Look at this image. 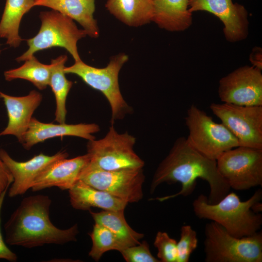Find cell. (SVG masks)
I'll return each instance as SVG.
<instances>
[{
    "instance_id": "cell-1",
    "label": "cell",
    "mask_w": 262,
    "mask_h": 262,
    "mask_svg": "<svg viewBox=\"0 0 262 262\" xmlns=\"http://www.w3.org/2000/svg\"><path fill=\"white\" fill-rule=\"evenodd\" d=\"M198 179L206 181L209 185L207 198L210 204L217 203L230 192V187L218 172L216 161L195 149L186 138L179 137L156 169L150 190L153 193L159 185L164 182H179L181 188L175 194L151 200L163 202L180 196H188L194 191Z\"/></svg>"
},
{
    "instance_id": "cell-2",
    "label": "cell",
    "mask_w": 262,
    "mask_h": 262,
    "mask_svg": "<svg viewBox=\"0 0 262 262\" xmlns=\"http://www.w3.org/2000/svg\"><path fill=\"white\" fill-rule=\"evenodd\" d=\"M50 197L36 195L24 198L4 225L5 241L27 248L47 244L64 245L77 241L78 226L58 228L51 222Z\"/></svg>"
},
{
    "instance_id": "cell-3",
    "label": "cell",
    "mask_w": 262,
    "mask_h": 262,
    "mask_svg": "<svg viewBox=\"0 0 262 262\" xmlns=\"http://www.w3.org/2000/svg\"><path fill=\"white\" fill-rule=\"evenodd\" d=\"M262 199L260 189L246 201L241 200L235 193L229 192L215 204L209 203L207 196L200 194L193 201L192 207L197 218L213 221L230 235L241 238L253 235L261 229L262 215L252 208Z\"/></svg>"
},
{
    "instance_id": "cell-4",
    "label": "cell",
    "mask_w": 262,
    "mask_h": 262,
    "mask_svg": "<svg viewBox=\"0 0 262 262\" xmlns=\"http://www.w3.org/2000/svg\"><path fill=\"white\" fill-rule=\"evenodd\" d=\"M204 242L206 262H262V232L237 238L218 224L205 225Z\"/></svg>"
},
{
    "instance_id": "cell-5",
    "label": "cell",
    "mask_w": 262,
    "mask_h": 262,
    "mask_svg": "<svg viewBox=\"0 0 262 262\" xmlns=\"http://www.w3.org/2000/svg\"><path fill=\"white\" fill-rule=\"evenodd\" d=\"M39 17L41 25L39 32L33 38L27 40L29 49L16 60L25 61L37 51L59 47L65 49L75 62L81 61L77 44L80 39L87 35L86 32L78 29L69 17L53 10L41 12Z\"/></svg>"
},
{
    "instance_id": "cell-6",
    "label": "cell",
    "mask_w": 262,
    "mask_h": 262,
    "mask_svg": "<svg viewBox=\"0 0 262 262\" xmlns=\"http://www.w3.org/2000/svg\"><path fill=\"white\" fill-rule=\"evenodd\" d=\"M128 59L127 55L121 53L112 57L108 65L103 68L89 66L81 60L64 68L66 74L77 75L88 85L104 95L111 109V125L117 120L122 119L132 111L122 97L118 83L119 71Z\"/></svg>"
},
{
    "instance_id": "cell-7",
    "label": "cell",
    "mask_w": 262,
    "mask_h": 262,
    "mask_svg": "<svg viewBox=\"0 0 262 262\" xmlns=\"http://www.w3.org/2000/svg\"><path fill=\"white\" fill-rule=\"evenodd\" d=\"M185 121L189 131L187 141L210 159L216 161L224 152L239 146L237 139L222 123L214 122L194 104L188 109Z\"/></svg>"
},
{
    "instance_id": "cell-8",
    "label": "cell",
    "mask_w": 262,
    "mask_h": 262,
    "mask_svg": "<svg viewBox=\"0 0 262 262\" xmlns=\"http://www.w3.org/2000/svg\"><path fill=\"white\" fill-rule=\"evenodd\" d=\"M135 142L134 136L128 132L118 133L111 125L103 138L88 141L89 162L106 170L143 168L144 162L133 150Z\"/></svg>"
},
{
    "instance_id": "cell-9",
    "label": "cell",
    "mask_w": 262,
    "mask_h": 262,
    "mask_svg": "<svg viewBox=\"0 0 262 262\" xmlns=\"http://www.w3.org/2000/svg\"><path fill=\"white\" fill-rule=\"evenodd\" d=\"M216 162L230 188L244 191L262 186V149L238 146L223 153Z\"/></svg>"
},
{
    "instance_id": "cell-10",
    "label": "cell",
    "mask_w": 262,
    "mask_h": 262,
    "mask_svg": "<svg viewBox=\"0 0 262 262\" xmlns=\"http://www.w3.org/2000/svg\"><path fill=\"white\" fill-rule=\"evenodd\" d=\"M145 178L143 168L106 170L89 162L82 171L79 180L127 203H134L143 198Z\"/></svg>"
},
{
    "instance_id": "cell-11",
    "label": "cell",
    "mask_w": 262,
    "mask_h": 262,
    "mask_svg": "<svg viewBox=\"0 0 262 262\" xmlns=\"http://www.w3.org/2000/svg\"><path fill=\"white\" fill-rule=\"evenodd\" d=\"M210 109L237 139L239 146L262 149V106L212 103Z\"/></svg>"
},
{
    "instance_id": "cell-12",
    "label": "cell",
    "mask_w": 262,
    "mask_h": 262,
    "mask_svg": "<svg viewBox=\"0 0 262 262\" xmlns=\"http://www.w3.org/2000/svg\"><path fill=\"white\" fill-rule=\"evenodd\" d=\"M221 101L242 106H262V74L253 66L237 68L219 81Z\"/></svg>"
},
{
    "instance_id": "cell-13",
    "label": "cell",
    "mask_w": 262,
    "mask_h": 262,
    "mask_svg": "<svg viewBox=\"0 0 262 262\" xmlns=\"http://www.w3.org/2000/svg\"><path fill=\"white\" fill-rule=\"evenodd\" d=\"M191 13L205 11L213 14L223 22L226 39L234 42L248 34V13L245 7L232 0H189Z\"/></svg>"
},
{
    "instance_id": "cell-14",
    "label": "cell",
    "mask_w": 262,
    "mask_h": 262,
    "mask_svg": "<svg viewBox=\"0 0 262 262\" xmlns=\"http://www.w3.org/2000/svg\"><path fill=\"white\" fill-rule=\"evenodd\" d=\"M68 154L60 151L49 156L40 153L25 162L13 159L4 149L0 148V157L13 177L8 190V196L14 197L24 194L32 186L39 174L55 162L66 158Z\"/></svg>"
},
{
    "instance_id": "cell-15",
    "label": "cell",
    "mask_w": 262,
    "mask_h": 262,
    "mask_svg": "<svg viewBox=\"0 0 262 262\" xmlns=\"http://www.w3.org/2000/svg\"><path fill=\"white\" fill-rule=\"evenodd\" d=\"M0 98L4 101L8 117L7 126L0 132V136H15L21 144L32 115L42 101V96L36 90L22 97L12 96L0 91Z\"/></svg>"
},
{
    "instance_id": "cell-16",
    "label": "cell",
    "mask_w": 262,
    "mask_h": 262,
    "mask_svg": "<svg viewBox=\"0 0 262 262\" xmlns=\"http://www.w3.org/2000/svg\"><path fill=\"white\" fill-rule=\"evenodd\" d=\"M99 131V126L95 123L54 124L43 123L32 117L21 144L25 149L30 150L34 145L56 137L76 136L89 141L95 139L93 134Z\"/></svg>"
},
{
    "instance_id": "cell-17",
    "label": "cell",
    "mask_w": 262,
    "mask_h": 262,
    "mask_svg": "<svg viewBox=\"0 0 262 262\" xmlns=\"http://www.w3.org/2000/svg\"><path fill=\"white\" fill-rule=\"evenodd\" d=\"M88 155L59 160L45 169L34 180L31 189L37 192L57 187L62 190H68L79 180V176L89 162Z\"/></svg>"
},
{
    "instance_id": "cell-18",
    "label": "cell",
    "mask_w": 262,
    "mask_h": 262,
    "mask_svg": "<svg viewBox=\"0 0 262 262\" xmlns=\"http://www.w3.org/2000/svg\"><path fill=\"white\" fill-rule=\"evenodd\" d=\"M70 203L75 209L90 210L92 207L104 211L124 210L127 202L106 192L95 188L81 180L68 190Z\"/></svg>"
},
{
    "instance_id": "cell-19",
    "label": "cell",
    "mask_w": 262,
    "mask_h": 262,
    "mask_svg": "<svg viewBox=\"0 0 262 262\" xmlns=\"http://www.w3.org/2000/svg\"><path fill=\"white\" fill-rule=\"evenodd\" d=\"M95 0H36L35 6L47 7L77 21L90 37L99 35L97 22L93 14Z\"/></svg>"
},
{
    "instance_id": "cell-20",
    "label": "cell",
    "mask_w": 262,
    "mask_h": 262,
    "mask_svg": "<svg viewBox=\"0 0 262 262\" xmlns=\"http://www.w3.org/2000/svg\"><path fill=\"white\" fill-rule=\"evenodd\" d=\"M154 14L152 21L160 28L171 32L183 31L192 24L189 0H151Z\"/></svg>"
},
{
    "instance_id": "cell-21",
    "label": "cell",
    "mask_w": 262,
    "mask_h": 262,
    "mask_svg": "<svg viewBox=\"0 0 262 262\" xmlns=\"http://www.w3.org/2000/svg\"><path fill=\"white\" fill-rule=\"evenodd\" d=\"M107 10L117 19L131 27H139L152 21L151 0H108Z\"/></svg>"
},
{
    "instance_id": "cell-22",
    "label": "cell",
    "mask_w": 262,
    "mask_h": 262,
    "mask_svg": "<svg viewBox=\"0 0 262 262\" xmlns=\"http://www.w3.org/2000/svg\"><path fill=\"white\" fill-rule=\"evenodd\" d=\"M36 0H6L4 11L0 21V37L6 39V44L16 48L22 39L19 35L21 19L35 6Z\"/></svg>"
},
{
    "instance_id": "cell-23",
    "label": "cell",
    "mask_w": 262,
    "mask_h": 262,
    "mask_svg": "<svg viewBox=\"0 0 262 262\" xmlns=\"http://www.w3.org/2000/svg\"><path fill=\"white\" fill-rule=\"evenodd\" d=\"M95 223L100 224L113 233L127 247L140 243L144 234L134 230L127 223L124 210L102 211L95 213L89 210Z\"/></svg>"
},
{
    "instance_id": "cell-24",
    "label": "cell",
    "mask_w": 262,
    "mask_h": 262,
    "mask_svg": "<svg viewBox=\"0 0 262 262\" xmlns=\"http://www.w3.org/2000/svg\"><path fill=\"white\" fill-rule=\"evenodd\" d=\"M66 55H61L51 61V74L49 85L53 92L56 101L55 120L59 123L66 122V100L73 82L68 80L64 71Z\"/></svg>"
},
{
    "instance_id": "cell-25",
    "label": "cell",
    "mask_w": 262,
    "mask_h": 262,
    "mask_svg": "<svg viewBox=\"0 0 262 262\" xmlns=\"http://www.w3.org/2000/svg\"><path fill=\"white\" fill-rule=\"evenodd\" d=\"M51 74V65L40 63L34 56L25 61L21 66L4 72L7 81L21 79L31 82L40 90L49 85Z\"/></svg>"
},
{
    "instance_id": "cell-26",
    "label": "cell",
    "mask_w": 262,
    "mask_h": 262,
    "mask_svg": "<svg viewBox=\"0 0 262 262\" xmlns=\"http://www.w3.org/2000/svg\"><path fill=\"white\" fill-rule=\"evenodd\" d=\"M92 246L88 255L95 261H98L107 251L116 250L120 252L126 248L117 237L105 227L95 223L89 233Z\"/></svg>"
},
{
    "instance_id": "cell-27",
    "label": "cell",
    "mask_w": 262,
    "mask_h": 262,
    "mask_svg": "<svg viewBox=\"0 0 262 262\" xmlns=\"http://www.w3.org/2000/svg\"><path fill=\"white\" fill-rule=\"evenodd\" d=\"M197 244L196 232L190 225L182 226L180 229V239L177 242V262H188Z\"/></svg>"
},
{
    "instance_id": "cell-28",
    "label": "cell",
    "mask_w": 262,
    "mask_h": 262,
    "mask_svg": "<svg viewBox=\"0 0 262 262\" xmlns=\"http://www.w3.org/2000/svg\"><path fill=\"white\" fill-rule=\"evenodd\" d=\"M153 245L158 250L157 256L160 262H177V242L167 232L158 231Z\"/></svg>"
},
{
    "instance_id": "cell-29",
    "label": "cell",
    "mask_w": 262,
    "mask_h": 262,
    "mask_svg": "<svg viewBox=\"0 0 262 262\" xmlns=\"http://www.w3.org/2000/svg\"><path fill=\"white\" fill-rule=\"evenodd\" d=\"M127 262H160L151 254L148 243L144 241L139 244L127 247L120 252Z\"/></svg>"
},
{
    "instance_id": "cell-30",
    "label": "cell",
    "mask_w": 262,
    "mask_h": 262,
    "mask_svg": "<svg viewBox=\"0 0 262 262\" xmlns=\"http://www.w3.org/2000/svg\"><path fill=\"white\" fill-rule=\"evenodd\" d=\"M7 191L4 192L0 198V259H4L11 262L17 261V255L7 246L3 240L1 231V212L5 196Z\"/></svg>"
},
{
    "instance_id": "cell-31",
    "label": "cell",
    "mask_w": 262,
    "mask_h": 262,
    "mask_svg": "<svg viewBox=\"0 0 262 262\" xmlns=\"http://www.w3.org/2000/svg\"><path fill=\"white\" fill-rule=\"evenodd\" d=\"M13 177L9 169L0 157V198L13 181Z\"/></svg>"
},
{
    "instance_id": "cell-32",
    "label": "cell",
    "mask_w": 262,
    "mask_h": 262,
    "mask_svg": "<svg viewBox=\"0 0 262 262\" xmlns=\"http://www.w3.org/2000/svg\"><path fill=\"white\" fill-rule=\"evenodd\" d=\"M250 58V61L253 64V66L262 70V52L260 51V49H254Z\"/></svg>"
},
{
    "instance_id": "cell-33",
    "label": "cell",
    "mask_w": 262,
    "mask_h": 262,
    "mask_svg": "<svg viewBox=\"0 0 262 262\" xmlns=\"http://www.w3.org/2000/svg\"><path fill=\"white\" fill-rule=\"evenodd\" d=\"M1 49H0V54L1 53Z\"/></svg>"
}]
</instances>
